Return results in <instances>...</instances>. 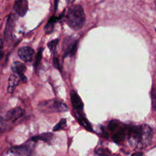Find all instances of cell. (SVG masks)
<instances>
[{"label":"cell","mask_w":156,"mask_h":156,"mask_svg":"<svg viewBox=\"0 0 156 156\" xmlns=\"http://www.w3.org/2000/svg\"><path fill=\"white\" fill-rule=\"evenodd\" d=\"M152 136L151 128L146 124L132 126L127 129L129 143L134 147H146Z\"/></svg>","instance_id":"6da1fadb"},{"label":"cell","mask_w":156,"mask_h":156,"mask_svg":"<svg viewBox=\"0 0 156 156\" xmlns=\"http://www.w3.org/2000/svg\"><path fill=\"white\" fill-rule=\"evenodd\" d=\"M65 21L74 30H76L82 28L85 21V16L82 7L78 4L72 5L66 15Z\"/></svg>","instance_id":"7a4b0ae2"},{"label":"cell","mask_w":156,"mask_h":156,"mask_svg":"<svg viewBox=\"0 0 156 156\" xmlns=\"http://www.w3.org/2000/svg\"><path fill=\"white\" fill-rule=\"evenodd\" d=\"M40 109L44 112H64L68 110V107L65 104L56 99L45 101L38 104Z\"/></svg>","instance_id":"3957f363"},{"label":"cell","mask_w":156,"mask_h":156,"mask_svg":"<svg viewBox=\"0 0 156 156\" xmlns=\"http://www.w3.org/2000/svg\"><path fill=\"white\" fill-rule=\"evenodd\" d=\"M34 51L29 46L21 47L18 51L19 57L25 62H30L33 59Z\"/></svg>","instance_id":"277c9868"},{"label":"cell","mask_w":156,"mask_h":156,"mask_svg":"<svg viewBox=\"0 0 156 156\" xmlns=\"http://www.w3.org/2000/svg\"><path fill=\"white\" fill-rule=\"evenodd\" d=\"M14 10L20 16H24L28 10L27 0H15Z\"/></svg>","instance_id":"5b68a950"},{"label":"cell","mask_w":156,"mask_h":156,"mask_svg":"<svg viewBox=\"0 0 156 156\" xmlns=\"http://www.w3.org/2000/svg\"><path fill=\"white\" fill-rule=\"evenodd\" d=\"M70 98L72 105L75 110L77 111H81L83 110V104L82 99L74 90H71L70 91Z\"/></svg>","instance_id":"8992f818"},{"label":"cell","mask_w":156,"mask_h":156,"mask_svg":"<svg viewBox=\"0 0 156 156\" xmlns=\"http://www.w3.org/2000/svg\"><path fill=\"white\" fill-rule=\"evenodd\" d=\"M10 151L15 155L20 156H29L30 154L31 149L28 144H25L21 146H14L10 149Z\"/></svg>","instance_id":"52a82bcc"},{"label":"cell","mask_w":156,"mask_h":156,"mask_svg":"<svg viewBox=\"0 0 156 156\" xmlns=\"http://www.w3.org/2000/svg\"><path fill=\"white\" fill-rule=\"evenodd\" d=\"M24 113H25V111L21 108L20 107L16 108L8 111L5 114L4 119L5 120L13 119V121H14L18 119V118H21L24 114Z\"/></svg>","instance_id":"ba28073f"},{"label":"cell","mask_w":156,"mask_h":156,"mask_svg":"<svg viewBox=\"0 0 156 156\" xmlns=\"http://www.w3.org/2000/svg\"><path fill=\"white\" fill-rule=\"evenodd\" d=\"M20 77L17 73H13L10 75L8 80V86H7V92L9 93H12L17 85L20 82Z\"/></svg>","instance_id":"9c48e42d"},{"label":"cell","mask_w":156,"mask_h":156,"mask_svg":"<svg viewBox=\"0 0 156 156\" xmlns=\"http://www.w3.org/2000/svg\"><path fill=\"white\" fill-rule=\"evenodd\" d=\"M11 69L13 73H17L18 75H20L24 74V73L26 71V66L23 63L16 61L12 63Z\"/></svg>","instance_id":"30bf717a"},{"label":"cell","mask_w":156,"mask_h":156,"mask_svg":"<svg viewBox=\"0 0 156 156\" xmlns=\"http://www.w3.org/2000/svg\"><path fill=\"white\" fill-rule=\"evenodd\" d=\"M53 136L54 135L51 133H41V135H39L32 136L30 138V140L34 142H36L38 140H41V141L46 142L48 143H51V141L53 138Z\"/></svg>","instance_id":"8fae6325"},{"label":"cell","mask_w":156,"mask_h":156,"mask_svg":"<svg viewBox=\"0 0 156 156\" xmlns=\"http://www.w3.org/2000/svg\"><path fill=\"white\" fill-rule=\"evenodd\" d=\"M77 41H73L71 43H69V44L67 45L65 51V57L67 55H70L71 57L74 56L77 51Z\"/></svg>","instance_id":"7c38bea8"},{"label":"cell","mask_w":156,"mask_h":156,"mask_svg":"<svg viewBox=\"0 0 156 156\" xmlns=\"http://www.w3.org/2000/svg\"><path fill=\"white\" fill-rule=\"evenodd\" d=\"M76 115H77V119L79 123L84 128H85L87 130L92 132L93 129L90 122L83 116H82V115H80V113H78V114H76Z\"/></svg>","instance_id":"4fadbf2b"},{"label":"cell","mask_w":156,"mask_h":156,"mask_svg":"<svg viewBox=\"0 0 156 156\" xmlns=\"http://www.w3.org/2000/svg\"><path fill=\"white\" fill-rule=\"evenodd\" d=\"M126 130L124 128H120L113 136V140L117 143H119L124 140L126 136Z\"/></svg>","instance_id":"5bb4252c"},{"label":"cell","mask_w":156,"mask_h":156,"mask_svg":"<svg viewBox=\"0 0 156 156\" xmlns=\"http://www.w3.org/2000/svg\"><path fill=\"white\" fill-rule=\"evenodd\" d=\"M13 19L11 16H9V19L7 20V23L6 24V27L4 31V37L6 40H8L10 38L12 35V30L13 29Z\"/></svg>","instance_id":"9a60e30c"},{"label":"cell","mask_w":156,"mask_h":156,"mask_svg":"<svg viewBox=\"0 0 156 156\" xmlns=\"http://www.w3.org/2000/svg\"><path fill=\"white\" fill-rule=\"evenodd\" d=\"M58 18L52 16L49 20L48 22L47 23V24L44 27V30L46 33H50L53 30L54 24L58 20Z\"/></svg>","instance_id":"2e32d148"},{"label":"cell","mask_w":156,"mask_h":156,"mask_svg":"<svg viewBox=\"0 0 156 156\" xmlns=\"http://www.w3.org/2000/svg\"><path fill=\"white\" fill-rule=\"evenodd\" d=\"M66 126V120L65 118H62L60 121L53 127V131L56 132L60 130L64 129V128Z\"/></svg>","instance_id":"e0dca14e"},{"label":"cell","mask_w":156,"mask_h":156,"mask_svg":"<svg viewBox=\"0 0 156 156\" xmlns=\"http://www.w3.org/2000/svg\"><path fill=\"white\" fill-rule=\"evenodd\" d=\"M42 53H43V48H40L38 49V52H37V54L36 55L35 59V62L34 63V67L35 68L38 66V65L40 63V61H41V58H42Z\"/></svg>","instance_id":"ac0fdd59"},{"label":"cell","mask_w":156,"mask_h":156,"mask_svg":"<svg viewBox=\"0 0 156 156\" xmlns=\"http://www.w3.org/2000/svg\"><path fill=\"white\" fill-rule=\"evenodd\" d=\"M96 153L100 156H109L111 155V152L108 149L98 148L96 150Z\"/></svg>","instance_id":"d6986e66"},{"label":"cell","mask_w":156,"mask_h":156,"mask_svg":"<svg viewBox=\"0 0 156 156\" xmlns=\"http://www.w3.org/2000/svg\"><path fill=\"white\" fill-rule=\"evenodd\" d=\"M119 127V122L116 120H112L108 126V129L112 131L113 132L115 130H116V129Z\"/></svg>","instance_id":"ffe728a7"},{"label":"cell","mask_w":156,"mask_h":156,"mask_svg":"<svg viewBox=\"0 0 156 156\" xmlns=\"http://www.w3.org/2000/svg\"><path fill=\"white\" fill-rule=\"evenodd\" d=\"M58 42V40L56 39V40H52V41H51L50 42L48 43V48H49V49H50L51 51H53L55 49Z\"/></svg>","instance_id":"44dd1931"},{"label":"cell","mask_w":156,"mask_h":156,"mask_svg":"<svg viewBox=\"0 0 156 156\" xmlns=\"http://www.w3.org/2000/svg\"><path fill=\"white\" fill-rule=\"evenodd\" d=\"M152 102L153 108L156 111V88H154L152 91Z\"/></svg>","instance_id":"7402d4cb"},{"label":"cell","mask_w":156,"mask_h":156,"mask_svg":"<svg viewBox=\"0 0 156 156\" xmlns=\"http://www.w3.org/2000/svg\"><path fill=\"white\" fill-rule=\"evenodd\" d=\"M53 64H54V66H55L57 69H59L60 71L61 70L60 66V65H59V62H58V60L57 58H56V57L54 58V59H53Z\"/></svg>","instance_id":"603a6c76"},{"label":"cell","mask_w":156,"mask_h":156,"mask_svg":"<svg viewBox=\"0 0 156 156\" xmlns=\"http://www.w3.org/2000/svg\"><path fill=\"white\" fill-rule=\"evenodd\" d=\"M20 76V80H22L23 82H27V78H26V77L24 75V74H20V75H19Z\"/></svg>","instance_id":"cb8c5ba5"},{"label":"cell","mask_w":156,"mask_h":156,"mask_svg":"<svg viewBox=\"0 0 156 156\" xmlns=\"http://www.w3.org/2000/svg\"><path fill=\"white\" fill-rule=\"evenodd\" d=\"M143 154L141 152H135L133 153L131 156H143Z\"/></svg>","instance_id":"d4e9b609"},{"label":"cell","mask_w":156,"mask_h":156,"mask_svg":"<svg viewBox=\"0 0 156 156\" xmlns=\"http://www.w3.org/2000/svg\"><path fill=\"white\" fill-rule=\"evenodd\" d=\"M102 134H103V136L105 137V138H107L108 137V133L107 132L104 131L103 133H102Z\"/></svg>","instance_id":"484cf974"},{"label":"cell","mask_w":156,"mask_h":156,"mask_svg":"<svg viewBox=\"0 0 156 156\" xmlns=\"http://www.w3.org/2000/svg\"><path fill=\"white\" fill-rule=\"evenodd\" d=\"M58 0H55V11L57 10V4H58Z\"/></svg>","instance_id":"4316f807"},{"label":"cell","mask_w":156,"mask_h":156,"mask_svg":"<svg viewBox=\"0 0 156 156\" xmlns=\"http://www.w3.org/2000/svg\"><path fill=\"white\" fill-rule=\"evenodd\" d=\"M155 31H156V29H155Z\"/></svg>","instance_id":"83f0119b"}]
</instances>
